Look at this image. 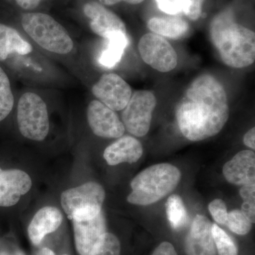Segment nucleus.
I'll return each instance as SVG.
<instances>
[{
	"mask_svg": "<svg viewBox=\"0 0 255 255\" xmlns=\"http://www.w3.org/2000/svg\"><path fill=\"white\" fill-rule=\"evenodd\" d=\"M229 114L224 87L208 74L191 82L176 111L179 130L191 141L217 135L227 123Z\"/></svg>",
	"mask_w": 255,
	"mask_h": 255,
	"instance_id": "nucleus-1",
	"label": "nucleus"
},
{
	"mask_svg": "<svg viewBox=\"0 0 255 255\" xmlns=\"http://www.w3.org/2000/svg\"><path fill=\"white\" fill-rule=\"evenodd\" d=\"M210 35L221 60L228 66L244 68L254 63L255 32L236 22L232 11H223L215 16Z\"/></svg>",
	"mask_w": 255,
	"mask_h": 255,
	"instance_id": "nucleus-2",
	"label": "nucleus"
},
{
	"mask_svg": "<svg viewBox=\"0 0 255 255\" xmlns=\"http://www.w3.org/2000/svg\"><path fill=\"white\" fill-rule=\"evenodd\" d=\"M181 179L180 171L169 163L154 164L144 169L130 183V204L147 206L157 202L174 190Z\"/></svg>",
	"mask_w": 255,
	"mask_h": 255,
	"instance_id": "nucleus-3",
	"label": "nucleus"
},
{
	"mask_svg": "<svg viewBox=\"0 0 255 255\" xmlns=\"http://www.w3.org/2000/svg\"><path fill=\"white\" fill-rule=\"evenodd\" d=\"M21 24L28 36L44 50L66 55L73 49V41L68 31L49 15L26 13L23 15Z\"/></svg>",
	"mask_w": 255,
	"mask_h": 255,
	"instance_id": "nucleus-4",
	"label": "nucleus"
},
{
	"mask_svg": "<svg viewBox=\"0 0 255 255\" xmlns=\"http://www.w3.org/2000/svg\"><path fill=\"white\" fill-rule=\"evenodd\" d=\"M105 191L98 183L87 182L62 193V208L72 221L93 219L102 211Z\"/></svg>",
	"mask_w": 255,
	"mask_h": 255,
	"instance_id": "nucleus-5",
	"label": "nucleus"
},
{
	"mask_svg": "<svg viewBox=\"0 0 255 255\" xmlns=\"http://www.w3.org/2000/svg\"><path fill=\"white\" fill-rule=\"evenodd\" d=\"M18 129L29 140L42 141L48 135L50 124L46 104L33 92H26L19 99L17 107Z\"/></svg>",
	"mask_w": 255,
	"mask_h": 255,
	"instance_id": "nucleus-6",
	"label": "nucleus"
},
{
	"mask_svg": "<svg viewBox=\"0 0 255 255\" xmlns=\"http://www.w3.org/2000/svg\"><path fill=\"white\" fill-rule=\"evenodd\" d=\"M156 105L157 100L152 92L147 90L134 92L122 113L125 129L135 136H145L150 130Z\"/></svg>",
	"mask_w": 255,
	"mask_h": 255,
	"instance_id": "nucleus-7",
	"label": "nucleus"
},
{
	"mask_svg": "<svg viewBox=\"0 0 255 255\" xmlns=\"http://www.w3.org/2000/svg\"><path fill=\"white\" fill-rule=\"evenodd\" d=\"M138 50L142 60L157 71L167 73L177 67V53L170 43L159 35L147 33L142 36Z\"/></svg>",
	"mask_w": 255,
	"mask_h": 255,
	"instance_id": "nucleus-8",
	"label": "nucleus"
},
{
	"mask_svg": "<svg viewBox=\"0 0 255 255\" xmlns=\"http://www.w3.org/2000/svg\"><path fill=\"white\" fill-rule=\"evenodd\" d=\"M100 102L115 112L122 111L132 96L130 85L115 73L104 74L92 88Z\"/></svg>",
	"mask_w": 255,
	"mask_h": 255,
	"instance_id": "nucleus-9",
	"label": "nucleus"
},
{
	"mask_svg": "<svg viewBox=\"0 0 255 255\" xmlns=\"http://www.w3.org/2000/svg\"><path fill=\"white\" fill-rule=\"evenodd\" d=\"M87 117L90 128L97 136L117 138L125 132V127L117 113L99 100L90 102Z\"/></svg>",
	"mask_w": 255,
	"mask_h": 255,
	"instance_id": "nucleus-10",
	"label": "nucleus"
},
{
	"mask_svg": "<svg viewBox=\"0 0 255 255\" xmlns=\"http://www.w3.org/2000/svg\"><path fill=\"white\" fill-rule=\"evenodd\" d=\"M74 236L77 251L80 255H90L102 245L106 233V223L103 213L93 219L73 221Z\"/></svg>",
	"mask_w": 255,
	"mask_h": 255,
	"instance_id": "nucleus-11",
	"label": "nucleus"
},
{
	"mask_svg": "<svg viewBox=\"0 0 255 255\" xmlns=\"http://www.w3.org/2000/svg\"><path fill=\"white\" fill-rule=\"evenodd\" d=\"M84 13L90 19L92 31L99 36L107 40L115 33H127L124 21L100 3H87L84 6Z\"/></svg>",
	"mask_w": 255,
	"mask_h": 255,
	"instance_id": "nucleus-12",
	"label": "nucleus"
},
{
	"mask_svg": "<svg viewBox=\"0 0 255 255\" xmlns=\"http://www.w3.org/2000/svg\"><path fill=\"white\" fill-rule=\"evenodd\" d=\"M31 177L26 172L21 169L0 168V206H14L31 189Z\"/></svg>",
	"mask_w": 255,
	"mask_h": 255,
	"instance_id": "nucleus-13",
	"label": "nucleus"
},
{
	"mask_svg": "<svg viewBox=\"0 0 255 255\" xmlns=\"http://www.w3.org/2000/svg\"><path fill=\"white\" fill-rule=\"evenodd\" d=\"M188 255H216L212 224L206 216L197 215L185 242Z\"/></svg>",
	"mask_w": 255,
	"mask_h": 255,
	"instance_id": "nucleus-14",
	"label": "nucleus"
},
{
	"mask_svg": "<svg viewBox=\"0 0 255 255\" xmlns=\"http://www.w3.org/2000/svg\"><path fill=\"white\" fill-rule=\"evenodd\" d=\"M223 173L228 182L236 185L255 183V154L243 150L225 164Z\"/></svg>",
	"mask_w": 255,
	"mask_h": 255,
	"instance_id": "nucleus-15",
	"label": "nucleus"
},
{
	"mask_svg": "<svg viewBox=\"0 0 255 255\" xmlns=\"http://www.w3.org/2000/svg\"><path fill=\"white\" fill-rule=\"evenodd\" d=\"M61 211L53 206L40 209L33 218L28 228V236L33 245L38 246L46 235L54 232L63 222Z\"/></svg>",
	"mask_w": 255,
	"mask_h": 255,
	"instance_id": "nucleus-16",
	"label": "nucleus"
},
{
	"mask_svg": "<svg viewBox=\"0 0 255 255\" xmlns=\"http://www.w3.org/2000/svg\"><path fill=\"white\" fill-rule=\"evenodd\" d=\"M143 147L141 142L131 136L121 137L108 146L104 152V157L110 165L127 162L134 163L142 157Z\"/></svg>",
	"mask_w": 255,
	"mask_h": 255,
	"instance_id": "nucleus-17",
	"label": "nucleus"
},
{
	"mask_svg": "<svg viewBox=\"0 0 255 255\" xmlns=\"http://www.w3.org/2000/svg\"><path fill=\"white\" fill-rule=\"evenodd\" d=\"M32 46L14 28L0 23V61L13 53L25 55L32 52Z\"/></svg>",
	"mask_w": 255,
	"mask_h": 255,
	"instance_id": "nucleus-18",
	"label": "nucleus"
},
{
	"mask_svg": "<svg viewBox=\"0 0 255 255\" xmlns=\"http://www.w3.org/2000/svg\"><path fill=\"white\" fill-rule=\"evenodd\" d=\"M147 26L155 34L174 39L184 36L189 30L187 21L179 17L152 18Z\"/></svg>",
	"mask_w": 255,
	"mask_h": 255,
	"instance_id": "nucleus-19",
	"label": "nucleus"
},
{
	"mask_svg": "<svg viewBox=\"0 0 255 255\" xmlns=\"http://www.w3.org/2000/svg\"><path fill=\"white\" fill-rule=\"evenodd\" d=\"M108 46L100 57L99 62L106 68H113L122 60L124 50L128 43L127 33H117L109 38Z\"/></svg>",
	"mask_w": 255,
	"mask_h": 255,
	"instance_id": "nucleus-20",
	"label": "nucleus"
},
{
	"mask_svg": "<svg viewBox=\"0 0 255 255\" xmlns=\"http://www.w3.org/2000/svg\"><path fill=\"white\" fill-rule=\"evenodd\" d=\"M166 211L169 222L174 229H180L187 223V210L180 196L176 194L169 196L166 204Z\"/></svg>",
	"mask_w": 255,
	"mask_h": 255,
	"instance_id": "nucleus-21",
	"label": "nucleus"
},
{
	"mask_svg": "<svg viewBox=\"0 0 255 255\" xmlns=\"http://www.w3.org/2000/svg\"><path fill=\"white\" fill-rule=\"evenodd\" d=\"M14 99L7 75L0 67V122L8 117L14 107Z\"/></svg>",
	"mask_w": 255,
	"mask_h": 255,
	"instance_id": "nucleus-22",
	"label": "nucleus"
},
{
	"mask_svg": "<svg viewBox=\"0 0 255 255\" xmlns=\"http://www.w3.org/2000/svg\"><path fill=\"white\" fill-rule=\"evenodd\" d=\"M212 234L219 255H238L236 243L217 224L212 225Z\"/></svg>",
	"mask_w": 255,
	"mask_h": 255,
	"instance_id": "nucleus-23",
	"label": "nucleus"
},
{
	"mask_svg": "<svg viewBox=\"0 0 255 255\" xmlns=\"http://www.w3.org/2000/svg\"><path fill=\"white\" fill-rule=\"evenodd\" d=\"M226 226L232 232L240 236H244L251 231L252 223L243 214L241 210H234L228 214Z\"/></svg>",
	"mask_w": 255,
	"mask_h": 255,
	"instance_id": "nucleus-24",
	"label": "nucleus"
},
{
	"mask_svg": "<svg viewBox=\"0 0 255 255\" xmlns=\"http://www.w3.org/2000/svg\"><path fill=\"white\" fill-rule=\"evenodd\" d=\"M121 244L117 236L107 233L98 250L90 255H120Z\"/></svg>",
	"mask_w": 255,
	"mask_h": 255,
	"instance_id": "nucleus-25",
	"label": "nucleus"
},
{
	"mask_svg": "<svg viewBox=\"0 0 255 255\" xmlns=\"http://www.w3.org/2000/svg\"><path fill=\"white\" fill-rule=\"evenodd\" d=\"M209 209L216 223L221 225L226 224L228 213L224 201L219 199H215L210 203Z\"/></svg>",
	"mask_w": 255,
	"mask_h": 255,
	"instance_id": "nucleus-26",
	"label": "nucleus"
},
{
	"mask_svg": "<svg viewBox=\"0 0 255 255\" xmlns=\"http://www.w3.org/2000/svg\"><path fill=\"white\" fill-rule=\"evenodd\" d=\"M204 0H183V11L187 17L196 21L200 17Z\"/></svg>",
	"mask_w": 255,
	"mask_h": 255,
	"instance_id": "nucleus-27",
	"label": "nucleus"
},
{
	"mask_svg": "<svg viewBox=\"0 0 255 255\" xmlns=\"http://www.w3.org/2000/svg\"><path fill=\"white\" fill-rule=\"evenodd\" d=\"M161 11L170 15L177 14L183 11V0H155Z\"/></svg>",
	"mask_w": 255,
	"mask_h": 255,
	"instance_id": "nucleus-28",
	"label": "nucleus"
},
{
	"mask_svg": "<svg viewBox=\"0 0 255 255\" xmlns=\"http://www.w3.org/2000/svg\"><path fill=\"white\" fill-rule=\"evenodd\" d=\"M255 199H245L242 205L241 211L243 214L251 221L252 223H254L255 221Z\"/></svg>",
	"mask_w": 255,
	"mask_h": 255,
	"instance_id": "nucleus-29",
	"label": "nucleus"
},
{
	"mask_svg": "<svg viewBox=\"0 0 255 255\" xmlns=\"http://www.w3.org/2000/svg\"><path fill=\"white\" fill-rule=\"evenodd\" d=\"M152 255H178L174 246L168 242H164L154 251Z\"/></svg>",
	"mask_w": 255,
	"mask_h": 255,
	"instance_id": "nucleus-30",
	"label": "nucleus"
},
{
	"mask_svg": "<svg viewBox=\"0 0 255 255\" xmlns=\"http://www.w3.org/2000/svg\"><path fill=\"white\" fill-rule=\"evenodd\" d=\"M255 183L245 184L240 190V194L243 200L245 199H255Z\"/></svg>",
	"mask_w": 255,
	"mask_h": 255,
	"instance_id": "nucleus-31",
	"label": "nucleus"
},
{
	"mask_svg": "<svg viewBox=\"0 0 255 255\" xmlns=\"http://www.w3.org/2000/svg\"><path fill=\"white\" fill-rule=\"evenodd\" d=\"M255 128H251L249 131L246 132V135H245L244 139H243L245 145L248 146V147H251V148L253 149V150H255Z\"/></svg>",
	"mask_w": 255,
	"mask_h": 255,
	"instance_id": "nucleus-32",
	"label": "nucleus"
},
{
	"mask_svg": "<svg viewBox=\"0 0 255 255\" xmlns=\"http://www.w3.org/2000/svg\"><path fill=\"white\" fill-rule=\"evenodd\" d=\"M16 3L25 9H33L37 7L41 0H16Z\"/></svg>",
	"mask_w": 255,
	"mask_h": 255,
	"instance_id": "nucleus-33",
	"label": "nucleus"
},
{
	"mask_svg": "<svg viewBox=\"0 0 255 255\" xmlns=\"http://www.w3.org/2000/svg\"><path fill=\"white\" fill-rule=\"evenodd\" d=\"M143 1H145V0H100L101 4L108 5V6L118 4L121 1H125V2L128 3V4H140Z\"/></svg>",
	"mask_w": 255,
	"mask_h": 255,
	"instance_id": "nucleus-34",
	"label": "nucleus"
},
{
	"mask_svg": "<svg viewBox=\"0 0 255 255\" xmlns=\"http://www.w3.org/2000/svg\"><path fill=\"white\" fill-rule=\"evenodd\" d=\"M38 255H55V253H53L51 250L48 249V248H43L38 253Z\"/></svg>",
	"mask_w": 255,
	"mask_h": 255,
	"instance_id": "nucleus-35",
	"label": "nucleus"
},
{
	"mask_svg": "<svg viewBox=\"0 0 255 255\" xmlns=\"http://www.w3.org/2000/svg\"></svg>",
	"mask_w": 255,
	"mask_h": 255,
	"instance_id": "nucleus-36",
	"label": "nucleus"
}]
</instances>
